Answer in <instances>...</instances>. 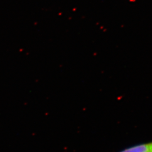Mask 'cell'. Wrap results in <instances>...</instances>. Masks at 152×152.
Wrapping results in <instances>:
<instances>
[{
  "label": "cell",
  "mask_w": 152,
  "mask_h": 152,
  "mask_svg": "<svg viewBox=\"0 0 152 152\" xmlns=\"http://www.w3.org/2000/svg\"><path fill=\"white\" fill-rule=\"evenodd\" d=\"M152 150V142L137 145L120 152H148Z\"/></svg>",
  "instance_id": "6da1fadb"
},
{
  "label": "cell",
  "mask_w": 152,
  "mask_h": 152,
  "mask_svg": "<svg viewBox=\"0 0 152 152\" xmlns=\"http://www.w3.org/2000/svg\"><path fill=\"white\" fill-rule=\"evenodd\" d=\"M152 152V150H151V151H149V152Z\"/></svg>",
  "instance_id": "7a4b0ae2"
}]
</instances>
